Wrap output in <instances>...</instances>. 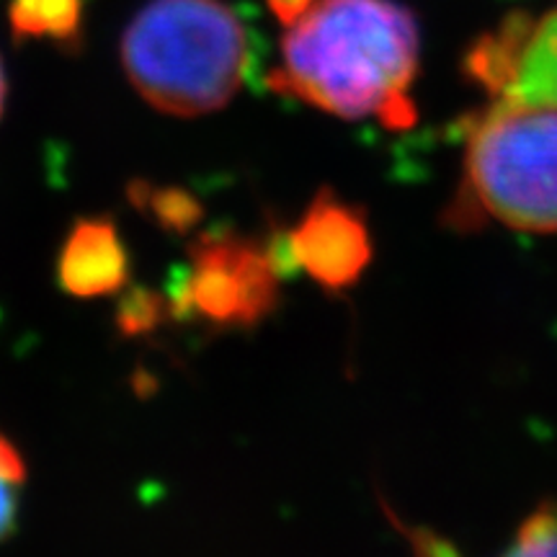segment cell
I'll return each instance as SVG.
<instances>
[{
	"mask_svg": "<svg viewBox=\"0 0 557 557\" xmlns=\"http://www.w3.org/2000/svg\"><path fill=\"white\" fill-rule=\"evenodd\" d=\"M18 485L9 483V480L0 478V542H3L16 527L18 517Z\"/></svg>",
	"mask_w": 557,
	"mask_h": 557,
	"instance_id": "cell-13",
	"label": "cell"
},
{
	"mask_svg": "<svg viewBox=\"0 0 557 557\" xmlns=\"http://www.w3.org/2000/svg\"><path fill=\"white\" fill-rule=\"evenodd\" d=\"M323 289L354 287L372 263V233L359 207L323 189L284 238V259Z\"/></svg>",
	"mask_w": 557,
	"mask_h": 557,
	"instance_id": "cell-6",
	"label": "cell"
},
{
	"mask_svg": "<svg viewBox=\"0 0 557 557\" xmlns=\"http://www.w3.org/2000/svg\"><path fill=\"white\" fill-rule=\"evenodd\" d=\"M500 557H557V504L532 513Z\"/></svg>",
	"mask_w": 557,
	"mask_h": 557,
	"instance_id": "cell-10",
	"label": "cell"
},
{
	"mask_svg": "<svg viewBox=\"0 0 557 557\" xmlns=\"http://www.w3.org/2000/svg\"><path fill=\"white\" fill-rule=\"evenodd\" d=\"M274 248L233 230L205 233L189 246V271L173 289V310L212 329H253L278 302Z\"/></svg>",
	"mask_w": 557,
	"mask_h": 557,
	"instance_id": "cell-4",
	"label": "cell"
},
{
	"mask_svg": "<svg viewBox=\"0 0 557 557\" xmlns=\"http://www.w3.org/2000/svg\"><path fill=\"white\" fill-rule=\"evenodd\" d=\"M9 18L18 41H45L62 52L83 41V0H11Z\"/></svg>",
	"mask_w": 557,
	"mask_h": 557,
	"instance_id": "cell-8",
	"label": "cell"
},
{
	"mask_svg": "<svg viewBox=\"0 0 557 557\" xmlns=\"http://www.w3.org/2000/svg\"><path fill=\"white\" fill-rule=\"evenodd\" d=\"M267 3L271 13H274L284 26H292L295 21L302 18L318 0H267Z\"/></svg>",
	"mask_w": 557,
	"mask_h": 557,
	"instance_id": "cell-14",
	"label": "cell"
},
{
	"mask_svg": "<svg viewBox=\"0 0 557 557\" xmlns=\"http://www.w3.org/2000/svg\"><path fill=\"white\" fill-rule=\"evenodd\" d=\"M465 67L493 101L557 109V11L500 21L472 45Z\"/></svg>",
	"mask_w": 557,
	"mask_h": 557,
	"instance_id": "cell-5",
	"label": "cell"
},
{
	"mask_svg": "<svg viewBox=\"0 0 557 557\" xmlns=\"http://www.w3.org/2000/svg\"><path fill=\"white\" fill-rule=\"evenodd\" d=\"M418 26L395 0H318L289 26L271 86L341 120L413 124Z\"/></svg>",
	"mask_w": 557,
	"mask_h": 557,
	"instance_id": "cell-1",
	"label": "cell"
},
{
	"mask_svg": "<svg viewBox=\"0 0 557 557\" xmlns=\"http://www.w3.org/2000/svg\"><path fill=\"white\" fill-rule=\"evenodd\" d=\"M557 233V109L491 101L468 124L457 218Z\"/></svg>",
	"mask_w": 557,
	"mask_h": 557,
	"instance_id": "cell-3",
	"label": "cell"
},
{
	"mask_svg": "<svg viewBox=\"0 0 557 557\" xmlns=\"http://www.w3.org/2000/svg\"><path fill=\"white\" fill-rule=\"evenodd\" d=\"M0 478L9 480L13 485H21L26 478L24 457L3 434H0Z\"/></svg>",
	"mask_w": 557,
	"mask_h": 557,
	"instance_id": "cell-12",
	"label": "cell"
},
{
	"mask_svg": "<svg viewBox=\"0 0 557 557\" xmlns=\"http://www.w3.org/2000/svg\"><path fill=\"white\" fill-rule=\"evenodd\" d=\"M122 62L145 101L201 116L233 101L250 67V39L222 0H150L122 39Z\"/></svg>",
	"mask_w": 557,
	"mask_h": 557,
	"instance_id": "cell-2",
	"label": "cell"
},
{
	"mask_svg": "<svg viewBox=\"0 0 557 557\" xmlns=\"http://www.w3.org/2000/svg\"><path fill=\"white\" fill-rule=\"evenodd\" d=\"M129 199L137 209H143L148 218L165 233L186 235L191 227L199 225L205 218V207L191 191L181 186H152L132 184Z\"/></svg>",
	"mask_w": 557,
	"mask_h": 557,
	"instance_id": "cell-9",
	"label": "cell"
},
{
	"mask_svg": "<svg viewBox=\"0 0 557 557\" xmlns=\"http://www.w3.org/2000/svg\"><path fill=\"white\" fill-rule=\"evenodd\" d=\"M5 107V73H3V62H0V114H3Z\"/></svg>",
	"mask_w": 557,
	"mask_h": 557,
	"instance_id": "cell-15",
	"label": "cell"
},
{
	"mask_svg": "<svg viewBox=\"0 0 557 557\" xmlns=\"http://www.w3.org/2000/svg\"><path fill=\"white\" fill-rule=\"evenodd\" d=\"M165 299L150 289H132L122 297L120 310H116V325L124 336H139L150 333L160 325L165 315Z\"/></svg>",
	"mask_w": 557,
	"mask_h": 557,
	"instance_id": "cell-11",
	"label": "cell"
},
{
	"mask_svg": "<svg viewBox=\"0 0 557 557\" xmlns=\"http://www.w3.org/2000/svg\"><path fill=\"white\" fill-rule=\"evenodd\" d=\"M58 282L73 297H103L127 287L129 253L109 214L81 218L58 256Z\"/></svg>",
	"mask_w": 557,
	"mask_h": 557,
	"instance_id": "cell-7",
	"label": "cell"
}]
</instances>
